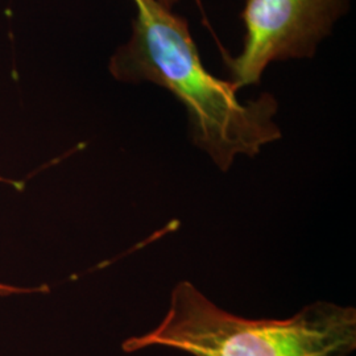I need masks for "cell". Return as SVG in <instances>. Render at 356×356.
Wrapping results in <instances>:
<instances>
[{
	"mask_svg": "<svg viewBox=\"0 0 356 356\" xmlns=\"http://www.w3.org/2000/svg\"><path fill=\"white\" fill-rule=\"evenodd\" d=\"M157 1H159V3H161L164 7L169 8V10H173L175 4L178 3V0H157Z\"/></svg>",
	"mask_w": 356,
	"mask_h": 356,
	"instance_id": "obj_4",
	"label": "cell"
},
{
	"mask_svg": "<svg viewBox=\"0 0 356 356\" xmlns=\"http://www.w3.org/2000/svg\"><path fill=\"white\" fill-rule=\"evenodd\" d=\"M136 15L131 36L108 60V72L122 83H152L168 90L185 107L194 145L222 172L238 156L254 157L281 139L275 122L277 99L263 92L241 102L229 79L211 74L200 57L185 17L157 0H132Z\"/></svg>",
	"mask_w": 356,
	"mask_h": 356,
	"instance_id": "obj_1",
	"label": "cell"
},
{
	"mask_svg": "<svg viewBox=\"0 0 356 356\" xmlns=\"http://www.w3.org/2000/svg\"><path fill=\"white\" fill-rule=\"evenodd\" d=\"M153 346L191 356H350L356 348V310L317 301L288 319L243 318L181 281L160 325L126 339L123 351Z\"/></svg>",
	"mask_w": 356,
	"mask_h": 356,
	"instance_id": "obj_2",
	"label": "cell"
},
{
	"mask_svg": "<svg viewBox=\"0 0 356 356\" xmlns=\"http://www.w3.org/2000/svg\"><path fill=\"white\" fill-rule=\"evenodd\" d=\"M350 8L351 0H245L242 49L225 60L229 82L239 91L273 63L313 58Z\"/></svg>",
	"mask_w": 356,
	"mask_h": 356,
	"instance_id": "obj_3",
	"label": "cell"
}]
</instances>
